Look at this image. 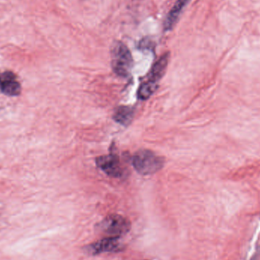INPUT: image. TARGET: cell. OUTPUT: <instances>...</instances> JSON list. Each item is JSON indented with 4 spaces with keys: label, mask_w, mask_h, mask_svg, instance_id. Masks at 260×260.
Listing matches in <instances>:
<instances>
[{
    "label": "cell",
    "mask_w": 260,
    "mask_h": 260,
    "mask_svg": "<svg viewBox=\"0 0 260 260\" xmlns=\"http://www.w3.org/2000/svg\"><path fill=\"white\" fill-rule=\"evenodd\" d=\"M96 164L102 171L110 177L120 178L124 174L118 155L114 153L111 152L108 155L100 156L96 159Z\"/></svg>",
    "instance_id": "5"
},
{
    "label": "cell",
    "mask_w": 260,
    "mask_h": 260,
    "mask_svg": "<svg viewBox=\"0 0 260 260\" xmlns=\"http://www.w3.org/2000/svg\"><path fill=\"white\" fill-rule=\"evenodd\" d=\"M134 117V109L128 106H120L114 111L113 119L119 124L129 126Z\"/></svg>",
    "instance_id": "9"
},
{
    "label": "cell",
    "mask_w": 260,
    "mask_h": 260,
    "mask_svg": "<svg viewBox=\"0 0 260 260\" xmlns=\"http://www.w3.org/2000/svg\"><path fill=\"white\" fill-rule=\"evenodd\" d=\"M123 249L124 245L120 241V238L106 237L88 245L86 250L91 254L99 255L105 253H118Z\"/></svg>",
    "instance_id": "4"
},
{
    "label": "cell",
    "mask_w": 260,
    "mask_h": 260,
    "mask_svg": "<svg viewBox=\"0 0 260 260\" xmlns=\"http://www.w3.org/2000/svg\"><path fill=\"white\" fill-rule=\"evenodd\" d=\"M170 53H166L153 65L149 74L148 79L144 83L148 85V86L152 88L153 89L157 90L158 88V82L160 79L163 77L166 72L168 62H169Z\"/></svg>",
    "instance_id": "7"
},
{
    "label": "cell",
    "mask_w": 260,
    "mask_h": 260,
    "mask_svg": "<svg viewBox=\"0 0 260 260\" xmlns=\"http://www.w3.org/2000/svg\"><path fill=\"white\" fill-rule=\"evenodd\" d=\"M98 230L107 237L121 238L129 232V220L120 215H111L102 220L97 225Z\"/></svg>",
    "instance_id": "3"
},
{
    "label": "cell",
    "mask_w": 260,
    "mask_h": 260,
    "mask_svg": "<svg viewBox=\"0 0 260 260\" xmlns=\"http://www.w3.org/2000/svg\"><path fill=\"white\" fill-rule=\"evenodd\" d=\"M21 83L13 72L0 73V92L9 97H16L21 94Z\"/></svg>",
    "instance_id": "6"
},
{
    "label": "cell",
    "mask_w": 260,
    "mask_h": 260,
    "mask_svg": "<svg viewBox=\"0 0 260 260\" xmlns=\"http://www.w3.org/2000/svg\"><path fill=\"white\" fill-rule=\"evenodd\" d=\"M190 0H177L174 3L173 7L171 8L170 12L167 15L166 19H165L164 27L166 31L172 30L174 26L177 24L178 21L179 17L181 15L184 8L187 6L188 3H189Z\"/></svg>",
    "instance_id": "8"
},
{
    "label": "cell",
    "mask_w": 260,
    "mask_h": 260,
    "mask_svg": "<svg viewBox=\"0 0 260 260\" xmlns=\"http://www.w3.org/2000/svg\"><path fill=\"white\" fill-rule=\"evenodd\" d=\"M133 66V56L128 47L120 41H116L111 47V67L119 76L127 77Z\"/></svg>",
    "instance_id": "1"
},
{
    "label": "cell",
    "mask_w": 260,
    "mask_h": 260,
    "mask_svg": "<svg viewBox=\"0 0 260 260\" xmlns=\"http://www.w3.org/2000/svg\"><path fill=\"white\" fill-rule=\"evenodd\" d=\"M133 165L139 174L149 175L161 169L164 160L149 150H140L133 156Z\"/></svg>",
    "instance_id": "2"
}]
</instances>
